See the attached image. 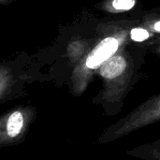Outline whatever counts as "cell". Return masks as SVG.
<instances>
[{
    "mask_svg": "<svg viewBox=\"0 0 160 160\" xmlns=\"http://www.w3.org/2000/svg\"><path fill=\"white\" fill-rule=\"evenodd\" d=\"M160 122V93L140 104L129 113L104 128L97 139L106 144Z\"/></svg>",
    "mask_w": 160,
    "mask_h": 160,
    "instance_id": "1",
    "label": "cell"
},
{
    "mask_svg": "<svg viewBox=\"0 0 160 160\" xmlns=\"http://www.w3.org/2000/svg\"><path fill=\"white\" fill-rule=\"evenodd\" d=\"M24 78L8 65L0 64V104L22 97Z\"/></svg>",
    "mask_w": 160,
    "mask_h": 160,
    "instance_id": "4",
    "label": "cell"
},
{
    "mask_svg": "<svg viewBox=\"0 0 160 160\" xmlns=\"http://www.w3.org/2000/svg\"><path fill=\"white\" fill-rule=\"evenodd\" d=\"M11 2H13V0H0V5H8Z\"/></svg>",
    "mask_w": 160,
    "mask_h": 160,
    "instance_id": "9",
    "label": "cell"
},
{
    "mask_svg": "<svg viewBox=\"0 0 160 160\" xmlns=\"http://www.w3.org/2000/svg\"><path fill=\"white\" fill-rule=\"evenodd\" d=\"M38 118V110L31 105H18L0 114V149L23 142Z\"/></svg>",
    "mask_w": 160,
    "mask_h": 160,
    "instance_id": "2",
    "label": "cell"
},
{
    "mask_svg": "<svg viewBox=\"0 0 160 160\" xmlns=\"http://www.w3.org/2000/svg\"><path fill=\"white\" fill-rule=\"evenodd\" d=\"M159 52H160V49H159Z\"/></svg>",
    "mask_w": 160,
    "mask_h": 160,
    "instance_id": "10",
    "label": "cell"
},
{
    "mask_svg": "<svg viewBox=\"0 0 160 160\" xmlns=\"http://www.w3.org/2000/svg\"><path fill=\"white\" fill-rule=\"evenodd\" d=\"M153 29L155 32H158V33H160V21H158L154 23L153 25Z\"/></svg>",
    "mask_w": 160,
    "mask_h": 160,
    "instance_id": "8",
    "label": "cell"
},
{
    "mask_svg": "<svg viewBox=\"0 0 160 160\" xmlns=\"http://www.w3.org/2000/svg\"><path fill=\"white\" fill-rule=\"evenodd\" d=\"M125 36H110L102 39L86 56L84 62L74 70L70 88L75 96H81L87 87L92 71L99 68L118 51Z\"/></svg>",
    "mask_w": 160,
    "mask_h": 160,
    "instance_id": "3",
    "label": "cell"
},
{
    "mask_svg": "<svg viewBox=\"0 0 160 160\" xmlns=\"http://www.w3.org/2000/svg\"><path fill=\"white\" fill-rule=\"evenodd\" d=\"M127 156L141 160H160V139L128 150Z\"/></svg>",
    "mask_w": 160,
    "mask_h": 160,
    "instance_id": "5",
    "label": "cell"
},
{
    "mask_svg": "<svg viewBox=\"0 0 160 160\" xmlns=\"http://www.w3.org/2000/svg\"><path fill=\"white\" fill-rule=\"evenodd\" d=\"M136 5V0H112L111 8L112 11H128L132 9Z\"/></svg>",
    "mask_w": 160,
    "mask_h": 160,
    "instance_id": "6",
    "label": "cell"
},
{
    "mask_svg": "<svg viewBox=\"0 0 160 160\" xmlns=\"http://www.w3.org/2000/svg\"><path fill=\"white\" fill-rule=\"evenodd\" d=\"M150 38V33L144 28L136 27L130 31V38L136 42H142Z\"/></svg>",
    "mask_w": 160,
    "mask_h": 160,
    "instance_id": "7",
    "label": "cell"
}]
</instances>
